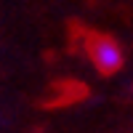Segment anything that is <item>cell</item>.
<instances>
[{
    "label": "cell",
    "instance_id": "6da1fadb",
    "mask_svg": "<svg viewBox=\"0 0 133 133\" xmlns=\"http://www.w3.org/2000/svg\"><path fill=\"white\" fill-rule=\"evenodd\" d=\"M88 51H91V59L96 64V69L104 72V75L117 72L120 66H123V61H125L123 48H120L115 40H109V37H93Z\"/></svg>",
    "mask_w": 133,
    "mask_h": 133
}]
</instances>
